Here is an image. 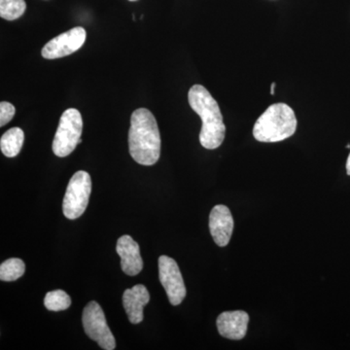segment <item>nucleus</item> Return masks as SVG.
<instances>
[{"mask_svg":"<svg viewBox=\"0 0 350 350\" xmlns=\"http://www.w3.org/2000/svg\"><path fill=\"white\" fill-rule=\"evenodd\" d=\"M25 271V262L18 258H11L0 266V280L6 282H15L24 275Z\"/></svg>","mask_w":350,"mask_h":350,"instance_id":"nucleus-14","label":"nucleus"},{"mask_svg":"<svg viewBox=\"0 0 350 350\" xmlns=\"http://www.w3.org/2000/svg\"><path fill=\"white\" fill-rule=\"evenodd\" d=\"M209 230L213 241L220 247H225L231 241L234 231V218L227 206H214L209 215Z\"/></svg>","mask_w":350,"mask_h":350,"instance_id":"nucleus-9","label":"nucleus"},{"mask_svg":"<svg viewBox=\"0 0 350 350\" xmlns=\"http://www.w3.org/2000/svg\"><path fill=\"white\" fill-rule=\"evenodd\" d=\"M275 83H273V84H271V94H275Z\"/></svg>","mask_w":350,"mask_h":350,"instance_id":"nucleus-19","label":"nucleus"},{"mask_svg":"<svg viewBox=\"0 0 350 350\" xmlns=\"http://www.w3.org/2000/svg\"><path fill=\"white\" fill-rule=\"evenodd\" d=\"M16 109L12 103L2 101L0 103V126H4L13 119Z\"/></svg>","mask_w":350,"mask_h":350,"instance_id":"nucleus-17","label":"nucleus"},{"mask_svg":"<svg viewBox=\"0 0 350 350\" xmlns=\"http://www.w3.org/2000/svg\"><path fill=\"white\" fill-rule=\"evenodd\" d=\"M189 105L202 122L200 142L202 147L213 150L225 139L226 126L217 101L202 85H194L188 94Z\"/></svg>","mask_w":350,"mask_h":350,"instance_id":"nucleus-2","label":"nucleus"},{"mask_svg":"<svg viewBox=\"0 0 350 350\" xmlns=\"http://www.w3.org/2000/svg\"><path fill=\"white\" fill-rule=\"evenodd\" d=\"M82 323L88 337L94 340L101 349L114 350V336L110 331L103 308L96 301H90L83 310Z\"/></svg>","mask_w":350,"mask_h":350,"instance_id":"nucleus-6","label":"nucleus"},{"mask_svg":"<svg viewBox=\"0 0 350 350\" xmlns=\"http://www.w3.org/2000/svg\"><path fill=\"white\" fill-rule=\"evenodd\" d=\"M44 305L47 310L52 312H61L68 310L70 306L71 298L63 290H54L46 294Z\"/></svg>","mask_w":350,"mask_h":350,"instance_id":"nucleus-15","label":"nucleus"},{"mask_svg":"<svg viewBox=\"0 0 350 350\" xmlns=\"http://www.w3.org/2000/svg\"><path fill=\"white\" fill-rule=\"evenodd\" d=\"M92 192V179L84 170L76 172L66 188L63 211L64 216L70 220L79 218L86 211Z\"/></svg>","mask_w":350,"mask_h":350,"instance_id":"nucleus-5","label":"nucleus"},{"mask_svg":"<svg viewBox=\"0 0 350 350\" xmlns=\"http://www.w3.org/2000/svg\"><path fill=\"white\" fill-rule=\"evenodd\" d=\"M86 31L82 27H75L70 31L59 34L57 38L51 39L44 46L41 55L44 59H55L69 56L77 52L86 41Z\"/></svg>","mask_w":350,"mask_h":350,"instance_id":"nucleus-8","label":"nucleus"},{"mask_svg":"<svg viewBox=\"0 0 350 350\" xmlns=\"http://www.w3.org/2000/svg\"><path fill=\"white\" fill-rule=\"evenodd\" d=\"M131 156L142 165H153L161 155V135L155 117L146 108H139L131 114L129 131Z\"/></svg>","mask_w":350,"mask_h":350,"instance_id":"nucleus-1","label":"nucleus"},{"mask_svg":"<svg viewBox=\"0 0 350 350\" xmlns=\"http://www.w3.org/2000/svg\"><path fill=\"white\" fill-rule=\"evenodd\" d=\"M296 130L294 110L285 103H275L257 120L253 135L260 142H280L292 137Z\"/></svg>","mask_w":350,"mask_h":350,"instance_id":"nucleus-3","label":"nucleus"},{"mask_svg":"<svg viewBox=\"0 0 350 350\" xmlns=\"http://www.w3.org/2000/svg\"><path fill=\"white\" fill-rule=\"evenodd\" d=\"M25 142V133L22 129L12 128L6 131L0 139V148L4 156L14 158L19 155Z\"/></svg>","mask_w":350,"mask_h":350,"instance_id":"nucleus-13","label":"nucleus"},{"mask_svg":"<svg viewBox=\"0 0 350 350\" xmlns=\"http://www.w3.org/2000/svg\"><path fill=\"white\" fill-rule=\"evenodd\" d=\"M116 251L121 257V268L126 275L135 276L144 269V260L139 245L130 236L121 237L117 241Z\"/></svg>","mask_w":350,"mask_h":350,"instance_id":"nucleus-11","label":"nucleus"},{"mask_svg":"<svg viewBox=\"0 0 350 350\" xmlns=\"http://www.w3.org/2000/svg\"><path fill=\"white\" fill-rule=\"evenodd\" d=\"M83 119L81 114L75 108H69L62 115L54 140L53 152L55 155L64 158L70 155L76 146L81 144Z\"/></svg>","mask_w":350,"mask_h":350,"instance_id":"nucleus-4","label":"nucleus"},{"mask_svg":"<svg viewBox=\"0 0 350 350\" xmlns=\"http://www.w3.org/2000/svg\"><path fill=\"white\" fill-rule=\"evenodd\" d=\"M150 301L147 288L137 284L131 289H126L123 294V306L131 323L139 324L144 319V306Z\"/></svg>","mask_w":350,"mask_h":350,"instance_id":"nucleus-12","label":"nucleus"},{"mask_svg":"<svg viewBox=\"0 0 350 350\" xmlns=\"http://www.w3.org/2000/svg\"><path fill=\"white\" fill-rule=\"evenodd\" d=\"M27 9L25 0H0V17L14 21L22 17Z\"/></svg>","mask_w":350,"mask_h":350,"instance_id":"nucleus-16","label":"nucleus"},{"mask_svg":"<svg viewBox=\"0 0 350 350\" xmlns=\"http://www.w3.org/2000/svg\"><path fill=\"white\" fill-rule=\"evenodd\" d=\"M158 264L159 278L170 303L172 306L180 305L186 297V287L178 265L172 258L165 255L159 258Z\"/></svg>","mask_w":350,"mask_h":350,"instance_id":"nucleus-7","label":"nucleus"},{"mask_svg":"<svg viewBox=\"0 0 350 350\" xmlns=\"http://www.w3.org/2000/svg\"><path fill=\"white\" fill-rule=\"evenodd\" d=\"M347 174L350 175V154H349V158H347Z\"/></svg>","mask_w":350,"mask_h":350,"instance_id":"nucleus-18","label":"nucleus"},{"mask_svg":"<svg viewBox=\"0 0 350 350\" xmlns=\"http://www.w3.org/2000/svg\"><path fill=\"white\" fill-rule=\"evenodd\" d=\"M250 315L243 310L226 312L219 315L216 325L219 334L229 340H243L247 333Z\"/></svg>","mask_w":350,"mask_h":350,"instance_id":"nucleus-10","label":"nucleus"},{"mask_svg":"<svg viewBox=\"0 0 350 350\" xmlns=\"http://www.w3.org/2000/svg\"><path fill=\"white\" fill-rule=\"evenodd\" d=\"M130 1H137V0H130Z\"/></svg>","mask_w":350,"mask_h":350,"instance_id":"nucleus-20","label":"nucleus"}]
</instances>
